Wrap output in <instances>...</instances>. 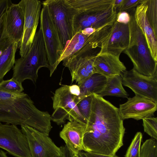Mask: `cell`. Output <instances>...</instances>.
<instances>
[{"label": "cell", "instance_id": "6da1fadb", "mask_svg": "<svg viewBox=\"0 0 157 157\" xmlns=\"http://www.w3.org/2000/svg\"><path fill=\"white\" fill-rule=\"evenodd\" d=\"M125 131L118 108L103 97L94 94L83 137L84 151L115 155L123 145Z\"/></svg>", "mask_w": 157, "mask_h": 157}, {"label": "cell", "instance_id": "7a4b0ae2", "mask_svg": "<svg viewBox=\"0 0 157 157\" xmlns=\"http://www.w3.org/2000/svg\"><path fill=\"white\" fill-rule=\"evenodd\" d=\"M51 116L38 109L26 94H13L0 89V122L27 125L48 135Z\"/></svg>", "mask_w": 157, "mask_h": 157}, {"label": "cell", "instance_id": "3957f363", "mask_svg": "<svg viewBox=\"0 0 157 157\" xmlns=\"http://www.w3.org/2000/svg\"><path fill=\"white\" fill-rule=\"evenodd\" d=\"M135 8L128 13L131 16L128 24L129 42L123 52L131 60L136 71L144 75L151 76L157 73V61L152 57L145 37L136 23L134 17Z\"/></svg>", "mask_w": 157, "mask_h": 157}, {"label": "cell", "instance_id": "277c9868", "mask_svg": "<svg viewBox=\"0 0 157 157\" xmlns=\"http://www.w3.org/2000/svg\"><path fill=\"white\" fill-rule=\"evenodd\" d=\"M43 67L49 68L46 52L41 28L35 35L28 53L15 60L12 78L22 83L29 79L34 83L38 77L39 70Z\"/></svg>", "mask_w": 157, "mask_h": 157}, {"label": "cell", "instance_id": "5b68a950", "mask_svg": "<svg viewBox=\"0 0 157 157\" xmlns=\"http://www.w3.org/2000/svg\"><path fill=\"white\" fill-rule=\"evenodd\" d=\"M42 4L45 5L48 7L63 50L75 35L73 21L76 12L65 0H47L43 1Z\"/></svg>", "mask_w": 157, "mask_h": 157}, {"label": "cell", "instance_id": "8992f818", "mask_svg": "<svg viewBox=\"0 0 157 157\" xmlns=\"http://www.w3.org/2000/svg\"><path fill=\"white\" fill-rule=\"evenodd\" d=\"M52 98L54 111L51 116V121L58 125L68 120L86 125L87 121L79 111L74 96L70 91L69 86L64 85L57 89Z\"/></svg>", "mask_w": 157, "mask_h": 157}, {"label": "cell", "instance_id": "52a82bcc", "mask_svg": "<svg viewBox=\"0 0 157 157\" xmlns=\"http://www.w3.org/2000/svg\"><path fill=\"white\" fill-rule=\"evenodd\" d=\"M43 7L40 15V25L51 76L59 65L58 61L63 49L52 22L48 6Z\"/></svg>", "mask_w": 157, "mask_h": 157}, {"label": "cell", "instance_id": "ba28073f", "mask_svg": "<svg viewBox=\"0 0 157 157\" xmlns=\"http://www.w3.org/2000/svg\"><path fill=\"white\" fill-rule=\"evenodd\" d=\"M19 3L24 11V31L18 48L21 57L29 52L32 45L39 23L42 2L38 0H21Z\"/></svg>", "mask_w": 157, "mask_h": 157}, {"label": "cell", "instance_id": "9c48e42d", "mask_svg": "<svg viewBox=\"0 0 157 157\" xmlns=\"http://www.w3.org/2000/svg\"><path fill=\"white\" fill-rule=\"evenodd\" d=\"M0 147L15 157H31L27 138L16 125L0 122Z\"/></svg>", "mask_w": 157, "mask_h": 157}, {"label": "cell", "instance_id": "30bf717a", "mask_svg": "<svg viewBox=\"0 0 157 157\" xmlns=\"http://www.w3.org/2000/svg\"><path fill=\"white\" fill-rule=\"evenodd\" d=\"M122 84L130 89L135 95L157 103V73L151 76L141 74L133 68L121 75Z\"/></svg>", "mask_w": 157, "mask_h": 157}, {"label": "cell", "instance_id": "8fae6325", "mask_svg": "<svg viewBox=\"0 0 157 157\" xmlns=\"http://www.w3.org/2000/svg\"><path fill=\"white\" fill-rule=\"evenodd\" d=\"M21 127L28 143L31 157H61L60 147L48 135L27 125Z\"/></svg>", "mask_w": 157, "mask_h": 157}, {"label": "cell", "instance_id": "7c38bea8", "mask_svg": "<svg viewBox=\"0 0 157 157\" xmlns=\"http://www.w3.org/2000/svg\"><path fill=\"white\" fill-rule=\"evenodd\" d=\"M116 14L113 6L99 11L76 13L73 21L74 34L81 32L86 28L98 29L106 25L113 24L116 21Z\"/></svg>", "mask_w": 157, "mask_h": 157}, {"label": "cell", "instance_id": "4fadbf2b", "mask_svg": "<svg viewBox=\"0 0 157 157\" xmlns=\"http://www.w3.org/2000/svg\"><path fill=\"white\" fill-rule=\"evenodd\" d=\"M126 102L120 105V115L124 120L130 118L136 120L152 117L157 110V103L135 95L127 98Z\"/></svg>", "mask_w": 157, "mask_h": 157}, {"label": "cell", "instance_id": "5bb4252c", "mask_svg": "<svg viewBox=\"0 0 157 157\" xmlns=\"http://www.w3.org/2000/svg\"><path fill=\"white\" fill-rule=\"evenodd\" d=\"M129 39L128 24L120 23L116 21L111 35L102 44L99 53L107 52L119 57L121 53L127 48Z\"/></svg>", "mask_w": 157, "mask_h": 157}, {"label": "cell", "instance_id": "9a60e30c", "mask_svg": "<svg viewBox=\"0 0 157 157\" xmlns=\"http://www.w3.org/2000/svg\"><path fill=\"white\" fill-rule=\"evenodd\" d=\"M95 56L75 57L63 61V65L70 71L72 83L75 81L79 85L95 73L94 66Z\"/></svg>", "mask_w": 157, "mask_h": 157}, {"label": "cell", "instance_id": "2e32d148", "mask_svg": "<svg viewBox=\"0 0 157 157\" xmlns=\"http://www.w3.org/2000/svg\"><path fill=\"white\" fill-rule=\"evenodd\" d=\"M25 16L23 9L19 2L11 1L7 8L6 16V26L7 33L14 42L20 43L23 33Z\"/></svg>", "mask_w": 157, "mask_h": 157}, {"label": "cell", "instance_id": "e0dca14e", "mask_svg": "<svg viewBox=\"0 0 157 157\" xmlns=\"http://www.w3.org/2000/svg\"><path fill=\"white\" fill-rule=\"evenodd\" d=\"M94 66L95 73L106 77L121 75L126 70L119 57L107 52L99 53L94 58Z\"/></svg>", "mask_w": 157, "mask_h": 157}, {"label": "cell", "instance_id": "ac0fdd59", "mask_svg": "<svg viewBox=\"0 0 157 157\" xmlns=\"http://www.w3.org/2000/svg\"><path fill=\"white\" fill-rule=\"evenodd\" d=\"M86 126L76 121H69L64 125L60 132V136L65 145L75 154L84 151L83 139Z\"/></svg>", "mask_w": 157, "mask_h": 157}, {"label": "cell", "instance_id": "d6986e66", "mask_svg": "<svg viewBox=\"0 0 157 157\" xmlns=\"http://www.w3.org/2000/svg\"><path fill=\"white\" fill-rule=\"evenodd\" d=\"M147 6L146 0H142L135 8L134 17L136 23L145 37L152 57L157 61V37L146 16Z\"/></svg>", "mask_w": 157, "mask_h": 157}, {"label": "cell", "instance_id": "ffe728a7", "mask_svg": "<svg viewBox=\"0 0 157 157\" xmlns=\"http://www.w3.org/2000/svg\"><path fill=\"white\" fill-rule=\"evenodd\" d=\"M76 13L96 12L109 9L113 6L114 0H65Z\"/></svg>", "mask_w": 157, "mask_h": 157}, {"label": "cell", "instance_id": "44dd1931", "mask_svg": "<svg viewBox=\"0 0 157 157\" xmlns=\"http://www.w3.org/2000/svg\"><path fill=\"white\" fill-rule=\"evenodd\" d=\"M106 80V77L99 74H93L78 85L80 90V94L78 97L98 94L104 87Z\"/></svg>", "mask_w": 157, "mask_h": 157}, {"label": "cell", "instance_id": "7402d4cb", "mask_svg": "<svg viewBox=\"0 0 157 157\" xmlns=\"http://www.w3.org/2000/svg\"><path fill=\"white\" fill-rule=\"evenodd\" d=\"M106 78L104 87L97 95L102 97L108 96L128 98V94L123 86L121 75H113Z\"/></svg>", "mask_w": 157, "mask_h": 157}, {"label": "cell", "instance_id": "603a6c76", "mask_svg": "<svg viewBox=\"0 0 157 157\" xmlns=\"http://www.w3.org/2000/svg\"><path fill=\"white\" fill-rule=\"evenodd\" d=\"M90 36H87L82 32L76 33L67 44L61 55L59 64L72 56L81 49L88 42Z\"/></svg>", "mask_w": 157, "mask_h": 157}, {"label": "cell", "instance_id": "cb8c5ba5", "mask_svg": "<svg viewBox=\"0 0 157 157\" xmlns=\"http://www.w3.org/2000/svg\"><path fill=\"white\" fill-rule=\"evenodd\" d=\"M19 44L16 42L12 43L0 56V82L14 66L15 53Z\"/></svg>", "mask_w": 157, "mask_h": 157}, {"label": "cell", "instance_id": "d4e9b609", "mask_svg": "<svg viewBox=\"0 0 157 157\" xmlns=\"http://www.w3.org/2000/svg\"><path fill=\"white\" fill-rule=\"evenodd\" d=\"M10 0H0V56L13 42L6 31L5 19Z\"/></svg>", "mask_w": 157, "mask_h": 157}, {"label": "cell", "instance_id": "484cf974", "mask_svg": "<svg viewBox=\"0 0 157 157\" xmlns=\"http://www.w3.org/2000/svg\"><path fill=\"white\" fill-rule=\"evenodd\" d=\"M93 98V94L82 97L74 96L75 101L79 111L87 121L91 112Z\"/></svg>", "mask_w": 157, "mask_h": 157}, {"label": "cell", "instance_id": "4316f807", "mask_svg": "<svg viewBox=\"0 0 157 157\" xmlns=\"http://www.w3.org/2000/svg\"><path fill=\"white\" fill-rule=\"evenodd\" d=\"M146 15L148 22L157 37V0H146Z\"/></svg>", "mask_w": 157, "mask_h": 157}, {"label": "cell", "instance_id": "83f0119b", "mask_svg": "<svg viewBox=\"0 0 157 157\" xmlns=\"http://www.w3.org/2000/svg\"><path fill=\"white\" fill-rule=\"evenodd\" d=\"M0 89L13 94H20L23 92L24 90L22 83L13 78L0 81Z\"/></svg>", "mask_w": 157, "mask_h": 157}, {"label": "cell", "instance_id": "f1b7e54d", "mask_svg": "<svg viewBox=\"0 0 157 157\" xmlns=\"http://www.w3.org/2000/svg\"><path fill=\"white\" fill-rule=\"evenodd\" d=\"M140 157H157V140H147L140 147Z\"/></svg>", "mask_w": 157, "mask_h": 157}, {"label": "cell", "instance_id": "f546056e", "mask_svg": "<svg viewBox=\"0 0 157 157\" xmlns=\"http://www.w3.org/2000/svg\"><path fill=\"white\" fill-rule=\"evenodd\" d=\"M142 135L140 132L135 134L129 146L125 157H140V145Z\"/></svg>", "mask_w": 157, "mask_h": 157}, {"label": "cell", "instance_id": "4dcf8cb0", "mask_svg": "<svg viewBox=\"0 0 157 157\" xmlns=\"http://www.w3.org/2000/svg\"><path fill=\"white\" fill-rule=\"evenodd\" d=\"M144 132L152 138L157 140V118L150 117L143 120Z\"/></svg>", "mask_w": 157, "mask_h": 157}, {"label": "cell", "instance_id": "1f68e13d", "mask_svg": "<svg viewBox=\"0 0 157 157\" xmlns=\"http://www.w3.org/2000/svg\"><path fill=\"white\" fill-rule=\"evenodd\" d=\"M142 1V0H123L122 6L118 12L125 11L128 13L140 4Z\"/></svg>", "mask_w": 157, "mask_h": 157}, {"label": "cell", "instance_id": "d6a6232c", "mask_svg": "<svg viewBox=\"0 0 157 157\" xmlns=\"http://www.w3.org/2000/svg\"><path fill=\"white\" fill-rule=\"evenodd\" d=\"M130 20V15L127 12L121 11L117 13L116 21L118 23L127 24Z\"/></svg>", "mask_w": 157, "mask_h": 157}, {"label": "cell", "instance_id": "836d02e7", "mask_svg": "<svg viewBox=\"0 0 157 157\" xmlns=\"http://www.w3.org/2000/svg\"><path fill=\"white\" fill-rule=\"evenodd\" d=\"M60 148L61 157H84L81 151L75 154L69 149L66 145L61 146Z\"/></svg>", "mask_w": 157, "mask_h": 157}, {"label": "cell", "instance_id": "e575fe53", "mask_svg": "<svg viewBox=\"0 0 157 157\" xmlns=\"http://www.w3.org/2000/svg\"><path fill=\"white\" fill-rule=\"evenodd\" d=\"M81 153L84 157H119L116 155H107L93 152H81Z\"/></svg>", "mask_w": 157, "mask_h": 157}, {"label": "cell", "instance_id": "d590c367", "mask_svg": "<svg viewBox=\"0 0 157 157\" xmlns=\"http://www.w3.org/2000/svg\"><path fill=\"white\" fill-rule=\"evenodd\" d=\"M69 90L71 93L75 97H78L80 94V90L78 85H73L69 86Z\"/></svg>", "mask_w": 157, "mask_h": 157}, {"label": "cell", "instance_id": "8d00e7d4", "mask_svg": "<svg viewBox=\"0 0 157 157\" xmlns=\"http://www.w3.org/2000/svg\"><path fill=\"white\" fill-rule=\"evenodd\" d=\"M123 0H114L113 7L117 13L121 8Z\"/></svg>", "mask_w": 157, "mask_h": 157}, {"label": "cell", "instance_id": "74e56055", "mask_svg": "<svg viewBox=\"0 0 157 157\" xmlns=\"http://www.w3.org/2000/svg\"><path fill=\"white\" fill-rule=\"evenodd\" d=\"M97 30L92 28H87L84 29L81 32L84 35L87 36H89L94 33Z\"/></svg>", "mask_w": 157, "mask_h": 157}, {"label": "cell", "instance_id": "f35d334b", "mask_svg": "<svg viewBox=\"0 0 157 157\" xmlns=\"http://www.w3.org/2000/svg\"><path fill=\"white\" fill-rule=\"evenodd\" d=\"M0 157H8L6 153L5 152L3 151L0 150Z\"/></svg>", "mask_w": 157, "mask_h": 157}]
</instances>
